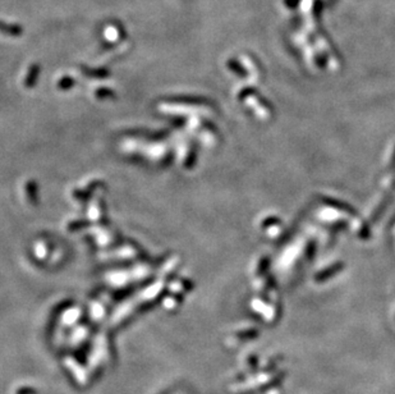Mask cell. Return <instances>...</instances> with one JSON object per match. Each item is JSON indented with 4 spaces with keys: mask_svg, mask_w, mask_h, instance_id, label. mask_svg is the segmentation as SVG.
Wrapping results in <instances>:
<instances>
[{
    "mask_svg": "<svg viewBox=\"0 0 395 394\" xmlns=\"http://www.w3.org/2000/svg\"><path fill=\"white\" fill-rule=\"evenodd\" d=\"M0 31L9 36H21L22 35V27L17 25H8V23L0 22Z\"/></svg>",
    "mask_w": 395,
    "mask_h": 394,
    "instance_id": "obj_1",
    "label": "cell"
}]
</instances>
